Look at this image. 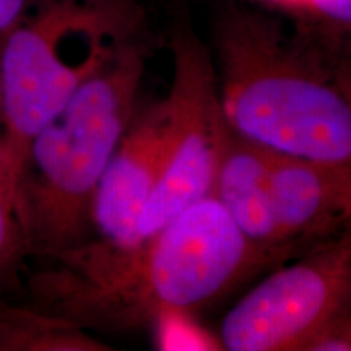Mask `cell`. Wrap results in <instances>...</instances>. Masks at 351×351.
Returning a JSON list of instances; mask_svg holds the SVG:
<instances>
[{"mask_svg":"<svg viewBox=\"0 0 351 351\" xmlns=\"http://www.w3.org/2000/svg\"><path fill=\"white\" fill-rule=\"evenodd\" d=\"M226 125L262 150L351 168V65L339 44L226 3L213 25Z\"/></svg>","mask_w":351,"mask_h":351,"instance_id":"6da1fadb","label":"cell"},{"mask_svg":"<svg viewBox=\"0 0 351 351\" xmlns=\"http://www.w3.org/2000/svg\"><path fill=\"white\" fill-rule=\"evenodd\" d=\"M41 280L54 315L77 326L142 327L208 304L271 262L205 197L127 251L82 243Z\"/></svg>","mask_w":351,"mask_h":351,"instance_id":"7a4b0ae2","label":"cell"},{"mask_svg":"<svg viewBox=\"0 0 351 351\" xmlns=\"http://www.w3.org/2000/svg\"><path fill=\"white\" fill-rule=\"evenodd\" d=\"M145 64V47L130 38L34 137L19 212L36 251L57 256L83 243L96 189L135 117Z\"/></svg>","mask_w":351,"mask_h":351,"instance_id":"3957f363","label":"cell"},{"mask_svg":"<svg viewBox=\"0 0 351 351\" xmlns=\"http://www.w3.org/2000/svg\"><path fill=\"white\" fill-rule=\"evenodd\" d=\"M134 16L124 5L109 0H65L8 34L0 54L3 155L19 200L29 147L38 132L129 41Z\"/></svg>","mask_w":351,"mask_h":351,"instance_id":"277c9868","label":"cell"},{"mask_svg":"<svg viewBox=\"0 0 351 351\" xmlns=\"http://www.w3.org/2000/svg\"><path fill=\"white\" fill-rule=\"evenodd\" d=\"M169 49L173 78L165 98V152L138 219V243L210 195L226 127L212 52L189 20L174 25Z\"/></svg>","mask_w":351,"mask_h":351,"instance_id":"5b68a950","label":"cell"},{"mask_svg":"<svg viewBox=\"0 0 351 351\" xmlns=\"http://www.w3.org/2000/svg\"><path fill=\"white\" fill-rule=\"evenodd\" d=\"M351 302V228L295 256L225 314L218 341L228 351H304Z\"/></svg>","mask_w":351,"mask_h":351,"instance_id":"8992f818","label":"cell"},{"mask_svg":"<svg viewBox=\"0 0 351 351\" xmlns=\"http://www.w3.org/2000/svg\"><path fill=\"white\" fill-rule=\"evenodd\" d=\"M166 137L165 99L134 117L109 161L91 205L90 225L104 247L127 251L138 244V219L155 187Z\"/></svg>","mask_w":351,"mask_h":351,"instance_id":"52a82bcc","label":"cell"},{"mask_svg":"<svg viewBox=\"0 0 351 351\" xmlns=\"http://www.w3.org/2000/svg\"><path fill=\"white\" fill-rule=\"evenodd\" d=\"M269 158L276 219L298 256L350 230L351 168L275 153Z\"/></svg>","mask_w":351,"mask_h":351,"instance_id":"ba28073f","label":"cell"},{"mask_svg":"<svg viewBox=\"0 0 351 351\" xmlns=\"http://www.w3.org/2000/svg\"><path fill=\"white\" fill-rule=\"evenodd\" d=\"M210 195L221 205L245 241L271 263L298 254L285 239L270 191L269 152L225 127Z\"/></svg>","mask_w":351,"mask_h":351,"instance_id":"9c48e42d","label":"cell"},{"mask_svg":"<svg viewBox=\"0 0 351 351\" xmlns=\"http://www.w3.org/2000/svg\"><path fill=\"white\" fill-rule=\"evenodd\" d=\"M0 348L93 351L106 346L72 320L13 309L0 314Z\"/></svg>","mask_w":351,"mask_h":351,"instance_id":"30bf717a","label":"cell"},{"mask_svg":"<svg viewBox=\"0 0 351 351\" xmlns=\"http://www.w3.org/2000/svg\"><path fill=\"white\" fill-rule=\"evenodd\" d=\"M298 20L296 25L328 41L351 39V0H262Z\"/></svg>","mask_w":351,"mask_h":351,"instance_id":"8fae6325","label":"cell"},{"mask_svg":"<svg viewBox=\"0 0 351 351\" xmlns=\"http://www.w3.org/2000/svg\"><path fill=\"white\" fill-rule=\"evenodd\" d=\"M25 241L19 207L8 189L0 182V280L7 275Z\"/></svg>","mask_w":351,"mask_h":351,"instance_id":"7c38bea8","label":"cell"},{"mask_svg":"<svg viewBox=\"0 0 351 351\" xmlns=\"http://www.w3.org/2000/svg\"><path fill=\"white\" fill-rule=\"evenodd\" d=\"M304 351H351V302L328 320Z\"/></svg>","mask_w":351,"mask_h":351,"instance_id":"4fadbf2b","label":"cell"},{"mask_svg":"<svg viewBox=\"0 0 351 351\" xmlns=\"http://www.w3.org/2000/svg\"><path fill=\"white\" fill-rule=\"evenodd\" d=\"M0 182L8 189V192L13 195V199L16 202V207H19V192L16 187L13 186L10 173H8L5 155H3V96H2V80H0ZM20 215V213H19Z\"/></svg>","mask_w":351,"mask_h":351,"instance_id":"5bb4252c","label":"cell"},{"mask_svg":"<svg viewBox=\"0 0 351 351\" xmlns=\"http://www.w3.org/2000/svg\"><path fill=\"white\" fill-rule=\"evenodd\" d=\"M25 0H0V33L8 32L19 21Z\"/></svg>","mask_w":351,"mask_h":351,"instance_id":"9a60e30c","label":"cell"},{"mask_svg":"<svg viewBox=\"0 0 351 351\" xmlns=\"http://www.w3.org/2000/svg\"><path fill=\"white\" fill-rule=\"evenodd\" d=\"M341 49H343L345 57H346V59H348V62L351 65V39H348V41H346L343 46H341Z\"/></svg>","mask_w":351,"mask_h":351,"instance_id":"2e32d148","label":"cell"}]
</instances>
